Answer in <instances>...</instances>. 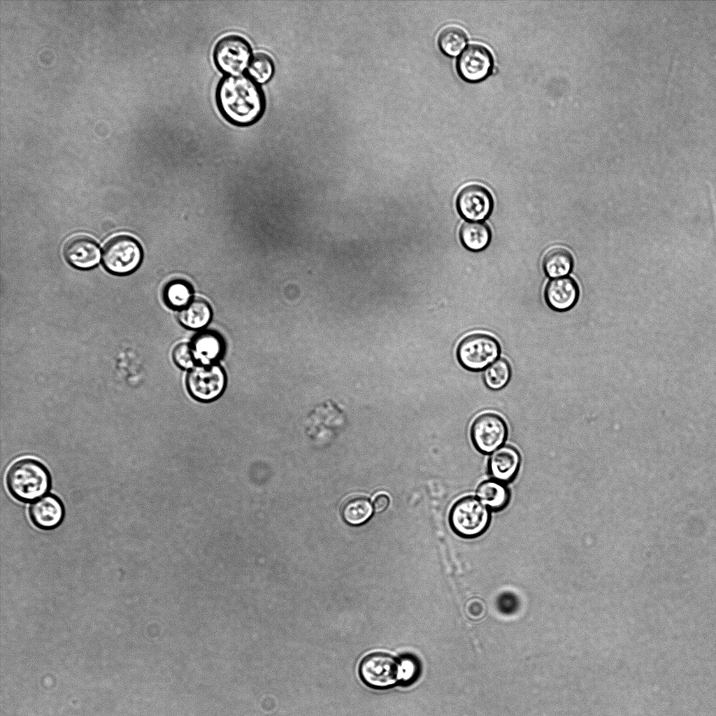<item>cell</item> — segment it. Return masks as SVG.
Instances as JSON below:
<instances>
[{
	"label": "cell",
	"instance_id": "30bf717a",
	"mask_svg": "<svg viewBox=\"0 0 716 716\" xmlns=\"http://www.w3.org/2000/svg\"><path fill=\"white\" fill-rule=\"evenodd\" d=\"M456 206L459 214L468 221H481L491 214L494 201L490 192L479 184L464 186L458 193Z\"/></svg>",
	"mask_w": 716,
	"mask_h": 716
},
{
	"label": "cell",
	"instance_id": "6da1fadb",
	"mask_svg": "<svg viewBox=\"0 0 716 716\" xmlns=\"http://www.w3.org/2000/svg\"><path fill=\"white\" fill-rule=\"evenodd\" d=\"M216 100L223 117L239 127L256 122L265 108V98L261 87L249 76L243 74L223 78L217 85Z\"/></svg>",
	"mask_w": 716,
	"mask_h": 716
},
{
	"label": "cell",
	"instance_id": "7c38bea8",
	"mask_svg": "<svg viewBox=\"0 0 716 716\" xmlns=\"http://www.w3.org/2000/svg\"><path fill=\"white\" fill-rule=\"evenodd\" d=\"M579 296V287L576 281L569 276L549 280L544 290L546 304L550 309L558 313L571 310L578 303Z\"/></svg>",
	"mask_w": 716,
	"mask_h": 716
},
{
	"label": "cell",
	"instance_id": "603a6c76",
	"mask_svg": "<svg viewBox=\"0 0 716 716\" xmlns=\"http://www.w3.org/2000/svg\"><path fill=\"white\" fill-rule=\"evenodd\" d=\"M467 42L465 31L457 26H448L443 29L438 37V44L446 55L454 57L459 55Z\"/></svg>",
	"mask_w": 716,
	"mask_h": 716
},
{
	"label": "cell",
	"instance_id": "44dd1931",
	"mask_svg": "<svg viewBox=\"0 0 716 716\" xmlns=\"http://www.w3.org/2000/svg\"><path fill=\"white\" fill-rule=\"evenodd\" d=\"M212 311L209 304L203 299L192 300L178 314L180 322L189 329L204 327L210 320Z\"/></svg>",
	"mask_w": 716,
	"mask_h": 716
},
{
	"label": "cell",
	"instance_id": "52a82bcc",
	"mask_svg": "<svg viewBox=\"0 0 716 716\" xmlns=\"http://www.w3.org/2000/svg\"><path fill=\"white\" fill-rule=\"evenodd\" d=\"M102 260L108 272L116 275H127L135 271L140 265L142 249L140 244L131 236H115L103 247Z\"/></svg>",
	"mask_w": 716,
	"mask_h": 716
},
{
	"label": "cell",
	"instance_id": "7a4b0ae2",
	"mask_svg": "<svg viewBox=\"0 0 716 716\" xmlns=\"http://www.w3.org/2000/svg\"><path fill=\"white\" fill-rule=\"evenodd\" d=\"M6 485L14 499L28 503L48 492L51 478L43 463L34 458L24 457L16 460L8 468Z\"/></svg>",
	"mask_w": 716,
	"mask_h": 716
},
{
	"label": "cell",
	"instance_id": "d6986e66",
	"mask_svg": "<svg viewBox=\"0 0 716 716\" xmlns=\"http://www.w3.org/2000/svg\"><path fill=\"white\" fill-rule=\"evenodd\" d=\"M573 265L571 252L563 247H554L545 254L543 268L545 274L552 278L564 277L568 274Z\"/></svg>",
	"mask_w": 716,
	"mask_h": 716
},
{
	"label": "cell",
	"instance_id": "7402d4cb",
	"mask_svg": "<svg viewBox=\"0 0 716 716\" xmlns=\"http://www.w3.org/2000/svg\"><path fill=\"white\" fill-rule=\"evenodd\" d=\"M512 376V368L509 361L503 357L497 359L489 365L482 374V380L487 389L499 391L509 383Z\"/></svg>",
	"mask_w": 716,
	"mask_h": 716
},
{
	"label": "cell",
	"instance_id": "8fae6325",
	"mask_svg": "<svg viewBox=\"0 0 716 716\" xmlns=\"http://www.w3.org/2000/svg\"><path fill=\"white\" fill-rule=\"evenodd\" d=\"M492 69V55L487 48L480 44L469 45L457 59V72L461 78L469 83L485 79Z\"/></svg>",
	"mask_w": 716,
	"mask_h": 716
},
{
	"label": "cell",
	"instance_id": "5bb4252c",
	"mask_svg": "<svg viewBox=\"0 0 716 716\" xmlns=\"http://www.w3.org/2000/svg\"><path fill=\"white\" fill-rule=\"evenodd\" d=\"M65 509L61 499L52 494L42 496L29 508V519L33 524L43 530H52L63 522Z\"/></svg>",
	"mask_w": 716,
	"mask_h": 716
},
{
	"label": "cell",
	"instance_id": "ffe728a7",
	"mask_svg": "<svg viewBox=\"0 0 716 716\" xmlns=\"http://www.w3.org/2000/svg\"><path fill=\"white\" fill-rule=\"evenodd\" d=\"M341 513L349 524L360 525L365 523L373 513L369 500L361 495H352L342 503Z\"/></svg>",
	"mask_w": 716,
	"mask_h": 716
},
{
	"label": "cell",
	"instance_id": "277c9868",
	"mask_svg": "<svg viewBox=\"0 0 716 716\" xmlns=\"http://www.w3.org/2000/svg\"><path fill=\"white\" fill-rule=\"evenodd\" d=\"M501 352V345L494 336L475 332L466 335L459 342L455 355L463 368L480 372L499 359Z\"/></svg>",
	"mask_w": 716,
	"mask_h": 716
},
{
	"label": "cell",
	"instance_id": "cb8c5ba5",
	"mask_svg": "<svg viewBox=\"0 0 716 716\" xmlns=\"http://www.w3.org/2000/svg\"><path fill=\"white\" fill-rule=\"evenodd\" d=\"M273 72V62L268 55L259 52L252 57L248 67V74L255 82L263 84L268 81Z\"/></svg>",
	"mask_w": 716,
	"mask_h": 716
},
{
	"label": "cell",
	"instance_id": "9a60e30c",
	"mask_svg": "<svg viewBox=\"0 0 716 716\" xmlns=\"http://www.w3.org/2000/svg\"><path fill=\"white\" fill-rule=\"evenodd\" d=\"M64 255L66 260L79 269H90L100 261L101 252L97 244L88 237L78 236L65 244Z\"/></svg>",
	"mask_w": 716,
	"mask_h": 716
},
{
	"label": "cell",
	"instance_id": "4316f807",
	"mask_svg": "<svg viewBox=\"0 0 716 716\" xmlns=\"http://www.w3.org/2000/svg\"><path fill=\"white\" fill-rule=\"evenodd\" d=\"M173 359L175 363L182 368L189 369L194 367L195 358L192 346L182 343L176 346L173 351Z\"/></svg>",
	"mask_w": 716,
	"mask_h": 716
},
{
	"label": "cell",
	"instance_id": "83f0119b",
	"mask_svg": "<svg viewBox=\"0 0 716 716\" xmlns=\"http://www.w3.org/2000/svg\"><path fill=\"white\" fill-rule=\"evenodd\" d=\"M401 684L408 685L414 682L420 675L419 661L411 657L401 659Z\"/></svg>",
	"mask_w": 716,
	"mask_h": 716
},
{
	"label": "cell",
	"instance_id": "2e32d148",
	"mask_svg": "<svg viewBox=\"0 0 716 716\" xmlns=\"http://www.w3.org/2000/svg\"><path fill=\"white\" fill-rule=\"evenodd\" d=\"M476 496L491 511L500 512L509 505L511 493L506 484L492 478L478 485Z\"/></svg>",
	"mask_w": 716,
	"mask_h": 716
},
{
	"label": "cell",
	"instance_id": "484cf974",
	"mask_svg": "<svg viewBox=\"0 0 716 716\" xmlns=\"http://www.w3.org/2000/svg\"><path fill=\"white\" fill-rule=\"evenodd\" d=\"M495 604L499 613L503 615H512L516 613L520 607L518 596L511 592H503L499 594Z\"/></svg>",
	"mask_w": 716,
	"mask_h": 716
},
{
	"label": "cell",
	"instance_id": "ac0fdd59",
	"mask_svg": "<svg viewBox=\"0 0 716 716\" xmlns=\"http://www.w3.org/2000/svg\"><path fill=\"white\" fill-rule=\"evenodd\" d=\"M459 239L467 250L479 252L489 245L492 239V231L485 222L466 221L460 227Z\"/></svg>",
	"mask_w": 716,
	"mask_h": 716
},
{
	"label": "cell",
	"instance_id": "d4e9b609",
	"mask_svg": "<svg viewBox=\"0 0 716 716\" xmlns=\"http://www.w3.org/2000/svg\"><path fill=\"white\" fill-rule=\"evenodd\" d=\"M191 286L182 280L169 283L164 290V299L167 304L174 308H184L192 301Z\"/></svg>",
	"mask_w": 716,
	"mask_h": 716
},
{
	"label": "cell",
	"instance_id": "f1b7e54d",
	"mask_svg": "<svg viewBox=\"0 0 716 716\" xmlns=\"http://www.w3.org/2000/svg\"><path fill=\"white\" fill-rule=\"evenodd\" d=\"M389 504V496L385 494H379L375 497L373 506L375 512L381 513L387 508Z\"/></svg>",
	"mask_w": 716,
	"mask_h": 716
},
{
	"label": "cell",
	"instance_id": "ba28073f",
	"mask_svg": "<svg viewBox=\"0 0 716 716\" xmlns=\"http://www.w3.org/2000/svg\"><path fill=\"white\" fill-rule=\"evenodd\" d=\"M251 48L248 42L237 35L221 38L213 51V59L217 69L228 76L241 75L251 60Z\"/></svg>",
	"mask_w": 716,
	"mask_h": 716
},
{
	"label": "cell",
	"instance_id": "9c48e42d",
	"mask_svg": "<svg viewBox=\"0 0 716 716\" xmlns=\"http://www.w3.org/2000/svg\"><path fill=\"white\" fill-rule=\"evenodd\" d=\"M190 394L201 401H210L221 395L226 385V375L218 365H199L193 367L187 377Z\"/></svg>",
	"mask_w": 716,
	"mask_h": 716
},
{
	"label": "cell",
	"instance_id": "e0dca14e",
	"mask_svg": "<svg viewBox=\"0 0 716 716\" xmlns=\"http://www.w3.org/2000/svg\"><path fill=\"white\" fill-rule=\"evenodd\" d=\"M191 346L195 360L203 365L212 364L220 357L224 348L221 337L213 331H204L196 335Z\"/></svg>",
	"mask_w": 716,
	"mask_h": 716
},
{
	"label": "cell",
	"instance_id": "5b68a950",
	"mask_svg": "<svg viewBox=\"0 0 716 716\" xmlns=\"http://www.w3.org/2000/svg\"><path fill=\"white\" fill-rule=\"evenodd\" d=\"M362 681L373 689H384L401 681V659L384 652L366 655L359 667Z\"/></svg>",
	"mask_w": 716,
	"mask_h": 716
},
{
	"label": "cell",
	"instance_id": "3957f363",
	"mask_svg": "<svg viewBox=\"0 0 716 716\" xmlns=\"http://www.w3.org/2000/svg\"><path fill=\"white\" fill-rule=\"evenodd\" d=\"M492 521V511L477 497L465 496L451 506L448 522L452 531L459 537L473 539L483 535Z\"/></svg>",
	"mask_w": 716,
	"mask_h": 716
},
{
	"label": "cell",
	"instance_id": "8992f818",
	"mask_svg": "<svg viewBox=\"0 0 716 716\" xmlns=\"http://www.w3.org/2000/svg\"><path fill=\"white\" fill-rule=\"evenodd\" d=\"M508 436V427L499 414L485 412L478 415L470 427V438L475 449L481 454H489L504 445Z\"/></svg>",
	"mask_w": 716,
	"mask_h": 716
},
{
	"label": "cell",
	"instance_id": "4fadbf2b",
	"mask_svg": "<svg viewBox=\"0 0 716 716\" xmlns=\"http://www.w3.org/2000/svg\"><path fill=\"white\" fill-rule=\"evenodd\" d=\"M521 463L519 450L513 445H503L489 456L488 473L494 480L505 484L510 483L517 478Z\"/></svg>",
	"mask_w": 716,
	"mask_h": 716
}]
</instances>
